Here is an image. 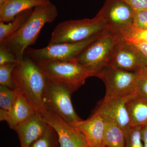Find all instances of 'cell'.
I'll return each instance as SVG.
<instances>
[{
  "instance_id": "obj_1",
  "label": "cell",
  "mask_w": 147,
  "mask_h": 147,
  "mask_svg": "<svg viewBox=\"0 0 147 147\" xmlns=\"http://www.w3.org/2000/svg\"><path fill=\"white\" fill-rule=\"evenodd\" d=\"M58 15L57 8L52 2L35 7L24 26L0 45L12 53L19 63L24 59L28 47L35 43L43 27L53 23Z\"/></svg>"
},
{
  "instance_id": "obj_2",
  "label": "cell",
  "mask_w": 147,
  "mask_h": 147,
  "mask_svg": "<svg viewBox=\"0 0 147 147\" xmlns=\"http://www.w3.org/2000/svg\"><path fill=\"white\" fill-rule=\"evenodd\" d=\"M15 89L36 108L43 109V97L47 78L36 62L28 57L16 65L12 72Z\"/></svg>"
},
{
  "instance_id": "obj_3",
  "label": "cell",
  "mask_w": 147,
  "mask_h": 147,
  "mask_svg": "<svg viewBox=\"0 0 147 147\" xmlns=\"http://www.w3.org/2000/svg\"><path fill=\"white\" fill-rule=\"evenodd\" d=\"M118 42L106 30L90 43L74 59L88 70L92 76L98 77L110 66L114 50Z\"/></svg>"
},
{
  "instance_id": "obj_4",
  "label": "cell",
  "mask_w": 147,
  "mask_h": 147,
  "mask_svg": "<svg viewBox=\"0 0 147 147\" xmlns=\"http://www.w3.org/2000/svg\"><path fill=\"white\" fill-rule=\"evenodd\" d=\"M36 62L49 81L66 87L72 93L85 84L87 78L92 76L74 59Z\"/></svg>"
},
{
  "instance_id": "obj_5",
  "label": "cell",
  "mask_w": 147,
  "mask_h": 147,
  "mask_svg": "<svg viewBox=\"0 0 147 147\" xmlns=\"http://www.w3.org/2000/svg\"><path fill=\"white\" fill-rule=\"evenodd\" d=\"M106 30L105 22L97 14L91 19L63 21L54 29L48 44L80 42Z\"/></svg>"
},
{
  "instance_id": "obj_6",
  "label": "cell",
  "mask_w": 147,
  "mask_h": 147,
  "mask_svg": "<svg viewBox=\"0 0 147 147\" xmlns=\"http://www.w3.org/2000/svg\"><path fill=\"white\" fill-rule=\"evenodd\" d=\"M72 94L66 87L53 83L47 79L43 97V107L59 116L70 125L81 121L72 105Z\"/></svg>"
},
{
  "instance_id": "obj_7",
  "label": "cell",
  "mask_w": 147,
  "mask_h": 147,
  "mask_svg": "<svg viewBox=\"0 0 147 147\" xmlns=\"http://www.w3.org/2000/svg\"><path fill=\"white\" fill-rule=\"evenodd\" d=\"M101 33L80 42L48 44L40 49L28 48L25 53L27 57L36 62L71 60L75 59Z\"/></svg>"
},
{
  "instance_id": "obj_8",
  "label": "cell",
  "mask_w": 147,
  "mask_h": 147,
  "mask_svg": "<svg viewBox=\"0 0 147 147\" xmlns=\"http://www.w3.org/2000/svg\"><path fill=\"white\" fill-rule=\"evenodd\" d=\"M137 73L109 66L100 74L106 88V97L128 98L135 95Z\"/></svg>"
},
{
  "instance_id": "obj_9",
  "label": "cell",
  "mask_w": 147,
  "mask_h": 147,
  "mask_svg": "<svg viewBox=\"0 0 147 147\" xmlns=\"http://www.w3.org/2000/svg\"><path fill=\"white\" fill-rule=\"evenodd\" d=\"M39 114L57 133L59 147H89L83 134L59 116L45 108Z\"/></svg>"
},
{
  "instance_id": "obj_10",
  "label": "cell",
  "mask_w": 147,
  "mask_h": 147,
  "mask_svg": "<svg viewBox=\"0 0 147 147\" xmlns=\"http://www.w3.org/2000/svg\"><path fill=\"white\" fill-rule=\"evenodd\" d=\"M118 40L110 66L135 73L147 66V58L138 49L130 43Z\"/></svg>"
},
{
  "instance_id": "obj_11",
  "label": "cell",
  "mask_w": 147,
  "mask_h": 147,
  "mask_svg": "<svg viewBox=\"0 0 147 147\" xmlns=\"http://www.w3.org/2000/svg\"><path fill=\"white\" fill-rule=\"evenodd\" d=\"M134 10L121 0H105L97 14L102 18L110 32L132 25Z\"/></svg>"
},
{
  "instance_id": "obj_12",
  "label": "cell",
  "mask_w": 147,
  "mask_h": 147,
  "mask_svg": "<svg viewBox=\"0 0 147 147\" xmlns=\"http://www.w3.org/2000/svg\"><path fill=\"white\" fill-rule=\"evenodd\" d=\"M129 98H117L105 96L96 112L105 121L115 123L124 132L131 127L126 106Z\"/></svg>"
},
{
  "instance_id": "obj_13",
  "label": "cell",
  "mask_w": 147,
  "mask_h": 147,
  "mask_svg": "<svg viewBox=\"0 0 147 147\" xmlns=\"http://www.w3.org/2000/svg\"><path fill=\"white\" fill-rule=\"evenodd\" d=\"M71 125L83 134L89 147H107L104 142L105 121L96 111L86 120Z\"/></svg>"
},
{
  "instance_id": "obj_14",
  "label": "cell",
  "mask_w": 147,
  "mask_h": 147,
  "mask_svg": "<svg viewBox=\"0 0 147 147\" xmlns=\"http://www.w3.org/2000/svg\"><path fill=\"white\" fill-rule=\"evenodd\" d=\"M51 128L38 112L17 126L14 130L18 135L21 147H30L34 141Z\"/></svg>"
},
{
  "instance_id": "obj_15",
  "label": "cell",
  "mask_w": 147,
  "mask_h": 147,
  "mask_svg": "<svg viewBox=\"0 0 147 147\" xmlns=\"http://www.w3.org/2000/svg\"><path fill=\"white\" fill-rule=\"evenodd\" d=\"M37 113L38 111L36 108L17 91L15 102L11 110L7 111L5 121L9 127L14 130L17 126L24 123Z\"/></svg>"
},
{
  "instance_id": "obj_16",
  "label": "cell",
  "mask_w": 147,
  "mask_h": 147,
  "mask_svg": "<svg viewBox=\"0 0 147 147\" xmlns=\"http://www.w3.org/2000/svg\"><path fill=\"white\" fill-rule=\"evenodd\" d=\"M50 2V0H6L0 6V22L9 23L24 11Z\"/></svg>"
},
{
  "instance_id": "obj_17",
  "label": "cell",
  "mask_w": 147,
  "mask_h": 147,
  "mask_svg": "<svg viewBox=\"0 0 147 147\" xmlns=\"http://www.w3.org/2000/svg\"><path fill=\"white\" fill-rule=\"evenodd\" d=\"M131 126L147 125V100L136 96L129 97L126 102Z\"/></svg>"
},
{
  "instance_id": "obj_18",
  "label": "cell",
  "mask_w": 147,
  "mask_h": 147,
  "mask_svg": "<svg viewBox=\"0 0 147 147\" xmlns=\"http://www.w3.org/2000/svg\"><path fill=\"white\" fill-rule=\"evenodd\" d=\"M33 11L32 9L24 11L9 23L0 22V43L21 28L30 18Z\"/></svg>"
},
{
  "instance_id": "obj_19",
  "label": "cell",
  "mask_w": 147,
  "mask_h": 147,
  "mask_svg": "<svg viewBox=\"0 0 147 147\" xmlns=\"http://www.w3.org/2000/svg\"><path fill=\"white\" fill-rule=\"evenodd\" d=\"M110 32L118 39L130 44L139 42H147V30H140L131 26Z\"/></svg>"
},
{
  "instance_id": "obj_20",
  "label": "cell",
  "mask_w": 147,
  "mask_h": 147,
  "mask_svg": "<svg viewBox=\"0 0 147 147\" xmlns=\"http://www.w3.org/2000/svg\"><path fill=\"white\" fill-rule=\"evenodd\" d=\"M104 142L107 147H125L123 130L114 123L105 121Z\"/></svg>"
},
{
  "instance_id": "obj_21",
  "label": "cell",
  "mask_w": 147,
  "mask_h": 147,
  "mask_svg": "<svg viewBox=\"0 0 147 147\" xmlns=\"http://www.w3.org/2000/svg\"><path fill=\"white\" fill-rule=\"evenodd\" d=\"M143 126H131L125 131V147H144L142 138Z\"/></svg>"
},
{
  "instance_id": "obj_22",
  "label": "cell",
  "mask_w": 147,
  "mask_h": 147,
  "mask_svg": "<svg viewBox=\"0 0 147 147\" xmlns=\"http://www.w3.org/2000/svg\"><path fill=\"white\" fill-rule=\"evenodd\" d=\"M17 64L7 63L0 65V85L15 90L12 72Z\"/></svg>"
},
{
  "instance_id": "obj_23",
  "label": "cell",
  "mask_w": 147,
  "mask_h": 147,
  "mask_svg": "<svg viewBox=\"0 0 147 147\" xmlns=\"http://www.w3.org/2000/svg\"><path fill=\"white\" fill-rule=\"evenodd\" d=\"M17 95L16 89L12 90L0 85V108L10 111L15 102Z\"/></svg>"
},
{
  "instance_id": "obj_24",
  "label": "cell",
  "mask_w": 147,
  "mask_h": 147,
  "mask_svg": "<svg viewBox=\"0 0 147 147\" xmlns=\"http://www.w3.org/2000/svg\"><path fill=\"white\" fill-rule=\"evenodd\" d=\"M30 147H59L57 133L51 127L49 131L34 141Z\"/></svg>"
},
{
  "instance_id": "obj_25",
  "label": "cell",
  "mask_w": 147,
  "mask_h": 147,
  "mask_svg": "<svg viewBox=\"0 0 147 147\" xmlns=\"http://www.w3.org/2000/svg\"><path fill=\"white\" fill-rule=\"evenodd\" d=\"M137 74L135 95L147 100V66Z\"/></svg>"
},
{
  "instance_id": "obj_26",
  "label": "cell",
  "mask_w": 147,
  "mask_h": 147,
  "mask_svg": "<svg viewBox=\"0 0 147 147\" xmlns=\"http://www.w3.org/2000/svg\"><path fill=\"white\" fill-rule=\"evenodd\" d=\"M131 26L140 30H147V9L134 10Z\"/></svg>"
},
{
  "instance_id": "obj_27",
  "label": "cell",
  "mask_w": 147,
  "mask_h": 147,
  "mask_svg": "<svg viewBox=\"0 0 147 147\" xmlns=\"http://www.w3.org/2000/svg\"><path fill=\"white\" fill-rule=\"evenodd\" d=\"M18 61L14 55L0 45V65L7 63H18Z\"/></svg>"
},
{
  "instance_id": "obj_28",
  "label": "cell",
  "mask_w": 147,
  "mask_h": 147,
  "mask_svg": "<svg viewBox=\"0 0 147 147\" xmlns=\"http://www.w3.org/2000/svg\"><path fill=\"white\" fill-rule=\"evenodd\" d=\"M134 10L147 9V0H121Z\"/></svg>"
},
{
  "instance_id": "obj_29",
  "label": "cell",
  "mask_w": 147,
  "mask_h": 147,
  "mask_svg": "<svg viewBox=\"0 0 147 147\" xmlns=\"http://www.w3.org/2000/svg\"><path fill=\"white\" fill-rule=\"evenodd\" d=\"M131 44L138 49L147 59V42H139Z\"/></svg>"
},
{
  "instance_id": "obj_30",
  "label": "cell",
  "mask_w": 147,
  "mask_h": 147,
  "mask_svg": "<svg viewBox=\"0 0 147 147\" xmlns=\"http://www.w3.org/2000/svg\"><path fill=\"white\" fill-rule=\"evenodd\" d=\"M142 138L144 147H147V125L142 127Z\"/></svg>"
},
{
  "instance_id": "obj_31",
  "label": "cell",
  "mask_w": 147,
  "mask_h": 147,
  "mask_svg": "<svg viewBox=\"0 0 147 147\" xmlns=\"http://www.w3.org/2000/svg\"><path fill=\"white\" fill-rule=\"evenodd\" d=\"M7 111L0 108V120L5 121L7 117Z\"/></svg>"
},
{
  "instance_id": "obj_32",
  "label": "cell",
  "mask_w": 147,
  "mask_h": 147,
  "mask_svg": "<svg viewBox=\"0 0 147 147\" xmlns=\"http://www.w3.org/2000/svg\"><path fill=\"white\" fill-rule=\"evenodd\" d=\"M6 0H0V6L2 5L5 2Z\"/></svg>"
}]
</instances>
